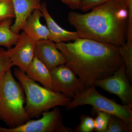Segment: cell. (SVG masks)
<instances>
[{"label": "cell", "instance_id": "1", "mask_svg": "<svg viewBox=\"0 0 132 132\" xmlns=\"http://www.w3.org/2000/svg\"><path fill=\"white\" fill-rule=\"evenodd\" d=\"M73 41L55 45L65 57V65L86 88L96 80L112 75L125 63L119 47L83 38Z\"/></svg>", "mask_w": 132, "mask_h": 132}, {"label": "cell", "instance_id": "2", "mask_svg": "<svg viewBox=\"0 0 132 132\" xmlns=\"http://www.w3.org/2000/svg\"><path fill=\"white\" fill-rule=\"evenodd\" d=\"M128 18L126 3L109 0L87 13L71 11L68 21L81 38L120 47L126 43Z\"/></svg>", "mask_w": 132, "mask_h": 132}, {"label": "cell", "instance_id": "3", "mask_svg": "<svg viewBox=\"0 0 132 132\" xmlns=\"http://www.w3.org/2000/svg\"><path fill=\"white\" fill-rule=\"evenodd\" d=\"M25 104L23 88L10 69L0 77V121L10 128L26 123L30 119L25 111Z\"/></svg>", "mask_w": 132, "mask_h": 132}, {"label": "cell", "instance_id": "4", "mask_svg": "<svg viewBox=\"0 0 132 132\" xmlns=\"http://www.w3.org/2000/svg\"><path fill=\"white\" fill-rule=\"evenodd\" d=\"M14 74L23 88L26 96L25 111L30 119L55 107L65 106L71 99L61 93L41 86L18 68Z\"/></svg>", "mask_w": 132, "mask_h": 132}, {"label": "cell", "instance_id": "5", "mask_svg": "<svg viewBox=\"0 0 132 132\" xmlns=\"http://www.w3.org/2000/svg\"><path fill=\"white\" fill-rule=\"evenodd\" d=\"M90 105L93 108L117 116L125 123H132V107L121 105L100 94L94 85L78 94L65 106L69 111L79 106Z\"/></svg>", "mask_w": 132, "mask_h": 132}, {"label": "cell", "instance_id": "6", "mask_svg": "<svg viewBox=\"0 0 132 132\" xmlns=\"http://www.w3.org/2000/svg\"><path fill=\"white\" fill-rule=\"evenodd\" d=\"M42 117L35 120H29L23 125L14 128L3 127L0 132H72L70 128L64 126L63 117L58 106L51 111L43 113Z\"/></svg>", "mask_w": 132, "mask_h": 132}, {"label": "cell", "instance_id": "7", "mask_svg": "<svg viewBox=\"0 0 132 132\" xmlns=\"http://www.w3.org/2000/svg\"><path fill=\"white\" fill-rule=\"evenodd\" d=\"M52 90L73 99L86 89L83 82L65 65L61 64L50 70Z\"/></svg>", "mask_w": 132, "mask_h": 132}, {"label": "cell", "instance_id": "8", "mask_svg": "<svg viewBox=\"0 0 132 132\" xmlns=\"http://www.w3.org/2000/svg\"><path fill=\"white\" fill-rule=\"evenodd\" d=\"M94 85L116 95L123 105L132 107V87L127 75L125 63L112 75L96 80Z\"/></svg>", "mask_w": 132, "mask_h": 132}, {"label": "cell", "instance_id": "9", "mask_svg": "<svg viewBox=\"0 0 132 132\" xmlns=\"http://www.w3.org/2000/svg\"><path fill=\"white\" fill-rule=\"evenodd\" d=\"M35 42L24 31L20 34L18 41L13 48L6 50V54L13 65L26 72L35 57Z\"/></svg>", "mask_w": 132, "mask_h": 132}, {"label": "cell", "instance_id": "10", "mask_svg": "<svg viewBox=\"0 0 132 132\" xmlns=\"http://www.w3.org/2000/svg\"><path fill=\"white\" fill-rule=\"evenodd\" d=\"M35 57L45 64L49 71L66 63L64 55L53 42L49 39L35 42Z\"/></svg>", "mask_w": 132, "mask_h": 132}, {"label": "cell", "instance_id": "11", "mask_svg": "<svg viewBox=\"0 0 132 132\" xmlns=\"http://www.w3.org/2000/svg\"><path fill=\"white\" fill-rule=\"evenodd\" d=\"M13 5L15 20L11 29L19 34L22 30L26 20L35 10L40 9L42 0H12Z\"/></svg>", "mask_w": 132, "mask_h": 132}, {"label": "cell", "instance_id": "12", "mask_svg": "<svg viewBox=\"0 0 132 132\" xmlns=\"http://www.w3.org/2000/svg\"><path fill=\"white\" fill-rule=\"evenodd\" d=\"M42 17H43V14L40 9L35 10L27 18L22 29L35 42L42 40H51L52 38L51 33L47 26L41 23Z\"/></svg>", "mask_w": 132, "mask_h": 132}, {"label": "cell", "instance_id": "13", "mask_svg": "<svg viewBox=\"0 0 132 132\" xmlns=\"http://www.w3.org/2000/svg\"><path fill=\"white\" fill-rule=\"evenodd\" d=\"M40 11L46 21V26L51 34V40L56 43L68 41H75L81 38L76 32H71L65 30L55 22L50 14L45 2L42 3Z\"/></svg>", "mask_w": 132, "mask_h": 132}, {"label": "cell", "instance_id": "14", "mask_svg": "<svg viewBox=\"0 0 132 132\" xmlns=\"http://www.w3.org/2000/svg\"><path fill=\"white\" fill-rule=\"evenodd\" d=\"M26 73L34 81L39 82L44 87L52 90V78L50 71L39 59L34 57Z\"/></svg>", "mask_w": 132, "mask_h": 132}, {"label": "cell", "instance_id": "15", "mask_svg": "<svg viewBox=\"0 0 132 132\" xmlns=\"http://www.w3.org/2000/svg\"><path fill=\"white\" fill-rule=\"evenodd\" d=\"M13 21V19H7L0 24V47L7 49L15 45L20 37V34H16L11 30Z\"/></svg>", "mask_w": 132, "mask_h": 132}, {"label": "cell", "instance_id": "16", "mask_svg": "<svg viewBox=\"0 0 132 132\" xmlns=\"http://www.w3.org/2000/svg\"><path fill=\"white\" fill-rule=\"evenodd\" d=\"M92 114L95 116L94 131L106 132L111 114L93 108Z\"/></svg>", "mask_w": 132, "mask_h": 132}, {"label": "cell", "instance_id": "17", "mask_svg": "<svg viewBox=\"0 0 132 132\" xmlns=\"http://www.w3.org/2000/svg\"><path fill=\"white\" fill-rule=\"evenodd\" d=\"M121 55L123 57L126 65V72L128 80L132 81V42L126 43L119 47Z\"/></svg>", "mask_w": 132, "mask_h": 132}, {"label": "cell", "instance_id": "18", "mask_svg": "<svg viewBox=\"0 0 132 132\" xmlns=\"http://www.w3.org/2000/svg\"><path fill=\"white\" fill-rule=\"evenodd\" d=\"M132 123H125L120 118L111 114L106 132H131Z\"/></svg>", "mask_w": 132, "mask_h": 132}, {"label": "cell", "instance_id": "19", "mask_svg": "<svg viewBox=\"0 0 132 132\" xmlns=\"http://www.w3.org/2000/svg\"><path fill=\"white\" fill-rule=\"evenodd\" d=\"M14 9L12 0H0V21L15 19Z\"/></svg>", "mask_w": 132, "mask_h": 132}, {"label": "cell", "instance_id": "20", "mask_svg": "<svg viewBox=\"0 0 132 132\" xmlns=\"http://www.w3.org/2000/svg\"><path fill=\"white\" fill-rule=\"evenodd\" d=\"M80 123L76 126L74 131L75 132H92L94 131V118L82 114L80 116Z\"/></svg>", "mask_w": 132, "mask_h": 132}, {"label": "cell", "instance_id": "21", "mask_svg": "<svg viewBox=\"0 0 132 132\" xmlns=\"http://www.w3.org/2000/svg\"><path fill=\"white\" fill-rule=\"evenodd\" d=\"M11 60L6 54V50L0 47V77L13 67Z\"/></svg>", "mask_w": 132, "mask_h": 132}, {"label": "cell", "instance_id": "22", "mask_svg": "<svg viewBox=\"0 0 132 132\" xmlns=\"http://www.w3.org/2000/svg\"><path fill=\"white\" fill-rule=\"evenodd\" d=\"M109 0H82L79 9L83 12L92 10L99 5L107 2Z\"/></svg>", "mask_w": 132, "mask_h": 132}, {"label": "cell", "instance_id": "23", "mask_svg": "<svg viewBox=\"0 0 132 132\" xmlns=\"http://www.w3.org/2000/svg\"><path fill=\"white\" fill-rule=\"evenodd\" d=\"M62 2L73 10L79 9L82 0H61Z\"/></svg>", "mask_w": 132, "mask_h": 132}, {"label": "cell", "instance_id": "24", "mask_svg": "<svg viewBox=\"0 0 132 132\" xmlns=\"http://www.w3.org/2000/svg\"><path fill=\"white\" fill-rule=\"evenodd\" d=\"M127 5L129 10H132V0H127Z\"/></svg>", "mask_w": 132, "mask_h": 132}, {"label": "cell", "instance_id": "25", "mask_svg": "<svg viewBox=\"0 0 132 132\" xmlns=\"http://www.w3.org/2000/svg\"><path fill=\"white\" fill-rule=\"evenodd\" d=\"M118 1L121 2L123 3H125L127 4V0H118Z\"/></svg>", "mask_w": 132, "mask_h": 132}, {"label": "cell", "instance_id": "26", "mask_svg": "<svg viewBox=\"0 0 132 132\" xmlns=\"http://www.w3.org/2000/svg\"><path fill=\"white\" fill-rule=\"evenodd\" d=\"M2 21H0V24H1V23H2Z\"/></svg>", "mask_w": 132, "mask_h": 132}]
</instances>
